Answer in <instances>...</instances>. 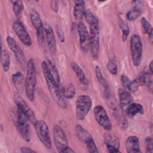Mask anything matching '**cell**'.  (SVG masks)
Segmentation results:
<instances>
[{
  "mask_svg": "<svg viewBox=\"0 0 153 153\" xmlns=\"http://www.w3.org/2000/svg\"><path fill=\"white\" fill-rule=\"evenodd\" d=\"M75 5L74 8V16L77 21L82 19L84 16L85 4L83 0H74Z\"/></svg>",
  "mask_w": 153,
  "mask_h": 153,
  "instance_id": "obj_18",
  "label": "cell"
},
{
  "mask_svg": "<svg viewBox=\"0 0 153 153\" xmlns=\"http://www.w3.org/2000/svg\"><path fill=\"white\" fill-rule=\"evenodd\" d=\"M11 116L13 122L17 130L26 142H29L30 139V126L28 119L26 116L17 108H12L11 110Z\"/></svg>",
  "mask_w": 153,
  "mask_h": 153,
  "instance_id": "obj_2",
  "label": "cell"
},
{
  "mask_svg": "<svg viewBox=\"0 0 153 153\" xmlns=\"http://www.w3.org/2000/svg\"><path fill=\"white\" fill-rule=\"evenodd\" d=\"M105 97L108 106L114 111H117L120 109V104L116 97L111 93L109 88L105 90Z\"/></svg>",
  "mask_w": 153,
  "mask_h": 153,
  "instance_id": "obj_19",
  "label": "cell"
},
{
  "mask_svg": "<svg viewBox=\"0 0 153 153\" xmlns=\"http://www.w3.org/2000/svg\"><path fill=\"white\" fill-rule=\"evenodd\" d=\"M94 117L97 123L105 130L110 131L112 129L111 122L103 106L97 105L94 108Z\"/></svg>",
  "mask_w": 153,
  "mask_h": 153,
  "instance_id": "obj_11",
  "label": "cell"
},
{
  "mask_svg": "<svg viewBox=\"0 0 153 153\" xmlns=\"http://www.w3.org/2000/svg\"><path fill=\"white\" fill-rule=\"evenodd\" d=\"M14 101L17 108L26 116L29 121L34 125L36 122L37 120L33 111L25 102L24 99L20 96V95L16 93L14 95Z\"/></svg>",
  "mask_w": 153,
  "mask_h": 153,
  "instance_id": "obj_9",
  "label": "cell"
},
{
  "mask_svg": "<svg viewBox=\"0 0 153 153\" xmlns=\"http://www.w3.org/2000/svg\"><path fill=\"white\" fill-rule=\"evenodd\" d=\"M78 32L81 48L84 53H87L90 48V35L84 23H79L78 25Z\"/></svg>",
  "mask_w": 153,
  "mask_h": 153,
  "instance_id": "obj_13",
  "label": "cell"
},
{
  "mask_svg": "<svg viewBox=\"0 0 153 153\" xmlns=\"http://www.w3.org/2000/svg\"><path fill=\"white\" fill-rule=\"evenodd\" d=\"M71 66L72 70L75 73L79 82L84 85H88V80L87 79L84 71L81 68V67L75 62H72Z\"/></svg>",
  "mask_w": 153,
  "mask_h": 153,
  "instance_id": "obj_22",
  "label": "cell"
},
{
  "mask_svg": "<svg viewBox=\"0 0 153 153\" xmlns=\"http://www.w3.org/2000/svg\"><path fill=\"white\" fill-rule=\"evenodd\" d=\"M103 140L108 151L110 153H117L120 152V142L116 136L111 133H105Z\"/></svg>",
  "mask_w": 153,
  "mask_h": 153,
  "instance_id": "obj_14",
  "label": "cell"
},
{
  "mask_svg": "<svg viewBox=\"0 0 153 153\" xmlns=\"http://www.w3.org/2000/svg\"><path fill=\"white\" fill-rule=\"evenodd\" d=\"M2 36L0 33V61L1 59V55H2Z\"/></svg>",
  "mask_w": 153,
  "mask_h": 153,
  "instance_id": "obj_45",
  "label": "cell"
},
{
  "mask_svg": "<svg viewBox=\"0 0 153 153\" xmlns=\"http://www.w3.org/2000/svg\"><path fill=\"white\" fill-rule=\"evenodd\" d=\"M53 137L57 150L60 153H74L75 151L68 146L66 136L62 128L59 125L53 127Z\"/></svg>",
  "mask_w": 153,
  "mask_h": 153,
  "instance_id": "obj_5",
  "label": "cell"
},
{
  "mask_svg": "<svg viewBox=\"0 0 153 153\" xmlns=\"http://www.w3.org/2000/svg\"><path fill=\"white\" fill-rule=\"evenodd\" d=\"M107 68L111 74L116 75L117 73V66L114 60H110L107 64Z\"/></svg>",
  "mask_w": 153,
  "mask_h": 153,
  "instance_id": "obj_38",
  "label": "cell"
},
{
  "mask_svg": "<svg viewBox=\"0 0 153 153\" xmlns=\"http://www.w3.org/2000/svg\"><path fill=\"white\" fill-rule=\"evenodd\" d=\"M1 60L2 62V66L4 71L5 72H7L10 69V55L7 50H2Z\"/></svg>",
  "mask_w": 153,
  "mask_h": 153,
  "instance_id": "obj_27",
  "label": "cell"
},
{
  "mask_svg": "<svg viewBox=\"0 0 153 153\" xmlns=\"http://www.w3.org/2000/svg\"><path fill=\"white\" fill-rule=\"evenodd\" d=\"M44 28L40 30H36V37L37 41L39 45L42 48L45 49V36L44 34Z\"/></svg>",
  "mask_w": 153,
  "mask_h": 153,
  "instance_id": "obj_32",
  "label": "cell"
},
{
  "mask_svg": "<svg viewBox=\"0 0 153 153\" xmlns=\"http://www.w3.org/2000/svg\"><path fill=\"white\" fill-rule=\"evenodd\" d=\"M7 41L11 50L13 51L16 60L21 66L23 70H25L27 64H26V60L23 50L21 49L20 47L17 43L16 40L11 36H7Z\"/></svg>",
  "mask_w": 153,
  "mask_h": 153,
  "instance_id": "obj_10",
  "label": "cell"
},
{
  "mask_svg": "<svg viewBox=\"0 0 153 153\" xmlns=\"http://www.w3.org/2000/svg\"><path fill=\"white\" fill-rule=\"evenodd\" d=\"M92 105L91 99L87 95H80L76 100V116L78 119L84 120Z\"/></svg>",
  "mask_w": 153,
  "mask_h": 153,
  "instance_id": "obj_8",
  "label": "cell"
},
{
  "mask_svg": "<svg viewBox=\"0 0 153 153\" xmlns=\"http://www.w3.org/2000/svg\"><path fill=\"white\" fill-rule=\"evenodd\" d=\"M130 50L133 63L135 66H138L141 62L142 57V43L140 37L133 34L130 38Z\"/></svg>",
  "mask_w": 153,
  "mask_h": 153,
  "instance_id": "obj_6",
  "label": "cell"
},
{
  "mask_svg": "<svg viewBox=\"0 0 153 153\" xmlns=\"http://www.w3.org/2000/svg\"><path fill=\"white\" fill-rule=\"evenodd\" d=\"M142 26L145 30V32L149 35L153 32V27L150 25V23L146 20L145 17H142L140 20Z\"/></svg>",
  "mask_w": 153,
  "mask_h": 153,
  "instance_id": "obj_35",
  "label": "cell"
},
{
  "mask_svg": "<svg viewBox=\"0 0 153 153\" xmlns=\"http://www.w3.org/2000/svg\"><path fill=\"white\" fill-rule=\"evenodd\" d=\"M150 131H151V133L152 134V139H153V120H152V122L151 123V125H150Z\"/></svg>",
  "mask_w": 153,
  "mask_h": 153,
  "instance_id": "obj_47",
  "label": "cell"
},
{
  "mask_svg": "<svg viewBox=\"0 0 153 153\" xmlns=\"http://www.w3.org/2000/svg\"><path fill=\"white\" fill-rule=\"evenodd\" d=\"M118 93L120 99V108L121 111L125 115L127 108L133 102V97L128 91L123 88H120Z\"/></svg>",
  "mask_w": 153,
  "mask_h": 153,
  "instance_id": "obj_15",
  "label": "cell"
},
{
  "mask_svg": "<svg viewBox=\"0 0 153 153\" xmlns=\"http://www.w3.org/2000/svg\"><path fill=\"white\" fill-rule=\"evenodd\" d=\"M41 68L51 97L60 108L66 109L67 103L63 98L61 91L59 88V85L56 83L50 71L48 65L45 61H43L41 63Z\"/></svg>",
  "mask_w": 153,
  "mask_h": 153,
  "instance_id": "obj_1",
  "label": "cell"
},
{
  "mask_svg": "<svg viewBox=\"0 0 153 153\" xmlns=\"http://www.w3.org/2000/svg\"><path fill=\"white\" fill-rule=\"evenodd\" d=\"M20 151L23 153H35L36 152L29 147L23 146L20 148Z\"/></svg>",
  "mask_w": 153,
  "mask_h": 153,
  "instance_id": "obj_43",
  "label": "cell"
},
{
  "mask_svg": "<svg viewBox=\"0 0 153 153\" xmlns=\"http://www.w3.org/2000/svg\"><path fill=\"white\" fill-rule=\"evenodd\" d=\"M13 82L19 91H22L25 87V78L21 72H17L12 75Z\"/></svg>",
  "mask_w": 153,
  "mask_h": 153,
  "instance_id": "obj_20",
  "label": "cell"
},
{
  "mask_svg": "<svg viewBox=\"0 0 153 153\" xmlns=\"http://www.w3.org/2000/svg\"><path fill=\"white\" fill-rule=\"evenodd\" d=\"M48 66L49 68L50 69V71L56 82V83L57 84V85L59 86L60 84V76L58 72V71L56 68L55 63L54 62V61L51 59H48Z\"/></svg>",
  "mask_w": 153,
  "mask_h": 153,
  "instance_id": "obj_28",
  "label": "cell"
},
{
  "mask_svg": "<svg viewBox=\"0 0 153 153\" xmlns=\"http://www.w3.org/2000/svg\"><path fill=\"white\" fill-rule=\"evenodd\" d=\"M145 84L149 92L153 94V74L150 72H145Z\"/></svg>",
  "mask_w": 153,
  "mask_h": 153,
  "instance_id": "obj_33",
  "label": "cell"
},
{
  "mask_svg": "<svg viewBox=\"0 0 153 153\" xmlns=\"http://www.w3.org/2000/svg\"><path fill=\"white\" fill-rule=\"evenodd\" d=\"M56 32H57V36L59 39V40L62 42H64L65 41V33H64L63 29H62V27L60 26H56Z\"/></svg>",
  "mask_w": 153,
  "mask_h": 153,
  "instance_id": "obj_39",
  "label": "cell"
},
{
  "mask_svg": "<svg viewBox=\"0 0 153 153\" xmlns=\"http://www.w3.org/2000/svg\"><path fill=\"white\" fill-rule=\"evenodd\" d=\"M145 143L146 152L148 153H153V139L151 137H148Z\"/></svg>",
  "mask_w": 153,
  "mask_h": 153,
  "instance_id": "obj_37",
  "label": "cell"
},
{
  "mask_svg": "<svg viewBox=\"0 0 153 153\" xmlns=\"http://www.w3.org/2000/svg\"><path fill=\"white\" fill-rule=\"evenodd\" d=\"M13 28L20 41L24 45L27 46L31 45L32 41L30 37L26 31L25 27L20 22H14L13 24Z\"/></svg>",
  "mask_w": 153,
  "mask_h": 153,
  "instance_id": "obj_12",
  "label": "cell"
},
{
  "mask_svg": "<svg viewBox=\"0 0 153 153\" xmlns=\"http://www.w3.org/2000/svg\"><path fill=\"white\" fill-rule=\"evenodd\" d=\"M141 14V11L139 10V8H133L131 10L129 11L127 14L126 17L128 20L132 21L134 20H136Z\"/></svg>",
  "mask_w": 153,
  "mask_h": 153,
  "instance_id": "obj_34",
  "label": "cell"
},
{
  "mask_svg": "<svg viewBox=\"0 0 153 153\" xmlns=\"http://www.w3.org/2000/svg\"><path fill=\"white\" fill-rule=\"evenodd\" d=\"M75 133L78 140L85 144L92 137L90 134L79 124L75 126Z\"/></svg>",
  "mask_w": 153,
  "mask_h": 153,
  "instance_id": "obj_21",
  "label": "cell"
},
{
  "mask_svg": "<svg viewBox=\"0 0 153 153\" xmlns=\"http://www.w3.org/2000/svg\"><path fill=\"white\" fill-rule=\"evenodd\" d=\"M149 41L151 44H153V32L149 35Z\"/></svg>",
  "mask_w": 153,
  "mask_h": 153,
  "instance_id": "obj_48",
  "label": "cell"
},
{
  "mask_svg": "<svg viewBox=\"0 0 153 153\" xmlns=\"http://www.w3.org/2000/svg\"><path fill=\"white\" fill-rule=\"evenodd\" d=\"M36 134L42 143L48 149L52 147L50 131L47 124L42 120L37 121L33 125Z\"/></svg>",
  "mask_w": 153,
  "mask_h": 153,
  "instance_id": "obj_7",
  "label": "cell"
},
{
  "mask_svg": "<svg viewBox=\"0 0 153 153\" xmlns=\"http://www.w3.org/2000/svg\"><path fill=\"white\" fill-rule=\"evenodd\" d=\"M60 90L63 96L67 99L72 98L76 93L75 88L74 85L71 83L63 85L61 87Z\"/></svg>",
  "mask_w": 153,
  "mask_h": 153,
  "instance_id": "obj_26",
  "label": "cell"
},
{
  "mask_svg": "<svg viewBox=\"0 0 153 153\" xmlns=\"http://www.w3.org/2000/svg\"><path fill=\"white\" fill-rule=\"evenodd\" d=\"M27 1H29V0H27Z\"/></svg>",
  "mask_w": 153,
  "mask_h": 153,
  "instance_id": "obj_50",
  "label": "cell"
},
{
  "mask_svg": "<svg viewBox=\"0 0 153 153\" xmlns=\"http://www.w3.org/2000/svg\"><path fill=\"white\" fill-rule=\"evenodd\" d=\"M51 8L54 12L57 13L59 10V0H53L51 4Z\"/></svg>",
  "mask_w": 153,
  "mask_h": 153,
  "instance_id": "obj_42",
  "label": "cell"
},
{
  "mask_svg": "<svg viewBox=\"0 0 153 153\" xmlns=\"http://www.w3.org/2000/svg\"><path fill=\"white\" fill-rule=\"evenodd\" d=\"M94 15L93 14V13L91 12V11L89 9H87L85 13H84V17H85V20L87 22V23H90L91 22V21L93 19V18L94 17Z\"/></svg>",
  "mask_w": 153,
  "mask_h": 153,
  "instance_id": "obj_40",
  "label": "cell"
},
{
  "mask_svg": "<svg viewBox=\"0 0 153 153\" xmlns=\"http://www.w3.org/2000/svg\"><path fill=\"white\" fill-rule=\"evenodd\" d=\"M140 0H133L132 1V5H133V8H139V5H140Z\"/></svg>",
  "mask_w": 153,
  "mask_h": 153,
  "instance_id": "obj_44",
  "label": "cell"
},
{
  "mask_svg": "<svg viewBox=\"0 0 153 153\" xmlns=\"http://www.w3.org/2000/svg\"><path fill=\"white\" fill-rule=\"evenodd\" d=\"M99 2H104V1H105L106 0H97Z\"/></svg>",
  "mask_w": 153,
  "mask_h": 153,
  "instance_id": "obj_49",
  "label": "cell"
},
{
  "mask_svg": "<svg viewBox=\"0 0 153 153\" xmlns=\"http://www.w3.org/2000/svg\"><path fill=\"white\" fill-rule=\"evenodd\" d=\"M13 4V10L16 16H19L23 10V4L22 0H10Z\"/></svg>",
  "mask_w": 153,
  "mask_h": 153,
  "instance_id": "obj_31",
  "label": "cell"
},
{
  "mask_svg": "<svg viewBox=\"0 0 153 153\" xmlns=\"http://www.w3.org/2000/svg\"><path fill=\"white\" fill-rule=\"evenodd\" d=\"M126 151L128 153H138L140 152L139 148V140L137 136H129L125 143Z\"/></svg>",
  "mask_w": 153,
  "mask_h": 153,
  "instance_id": "obj_17",
  "label": "cell"
},
{
  "mask_svg": "<svg viewBox=\"0 0 153 153\" xmlns=\"http://www.w3.org/2000/svg\"><path fill=\"white\" fill-rule=\"evenodd\" d=\"M143 108L140 104L131 103L127 108L125 115H127L129 117H133L137 114H143Z\"/></svg>",
  "mask_w": 153,
  "mask_h": 153,
  "instance_id": "obj_24",
  "label": "cell"
},
{
  "mask_svg": "<svg viewBox=\"0 0 153 153\" xmlns=\"http://www.w3.org/2000/svg\"><path fill=\"white\" fill-rule=\"evenodd\" d=\"M121 82L124 87L128 88V87L131 82V81L129 79V78L127 76H126L124 75H122L121 76Z\"/></svg>",
  "mask_w": 153,
  "mask_h": 153,
  "instance_id": "obj_41",
  "label": "cell"
},
{
  "mask_svg": "<svg viewBox=\"0 0 153 153\" xmlns=\"http://www.w3.org/2000/svg\"><path fill=\"white\" fill-rule=\"evenodd\" d=\"M149 70H150L151 72L153 74V60H152L150 62L149 65Z\"/></svg>",
  "mask_w": 153,
  "mask_h": 153,
  "instance_id": "obj_46",
  "label": "cell"
},
{
  "mask_svg": "<svg viewBox=\"0 0 153 153\" xmlns=\"http://www.w3.org/2000/svg\"><path fill=\"white\" fill-rule=\"evenodd\" d=\"M95 73H96V78H97V81H99L100 84L105 88V90L109 88V85H108L107 81H106V79L103 78V76L102 75V74L101 72V71H100V68H99L98 66H96Z\"/></svg>",
  "mask_w": 153,
  "mask_h": 153,
  "instance_id": "obj_29",
  "label": "cell"
},
{
  "mask_svg": "<svg viewBox=\"0 0 153 153\" xmlns=\"http://www.w3.org/2000/svg\"><path fill=\"white\" fill-rule=\"evenodd\" d=\"M26 77L25 79V90L28 99L33 102L35 99V91L36 84V74L33 59H30L26 65Z\"/></svg>",
  "mask_w": 153,
  "mask_h": 153,
  "instance_id": "obj_3",
  "label": "cell"
},
{
  "mask_svg": "<svg viewBox=\"0 0 153 153\" xmlns=\"http://www.w3.org/2000/svg\"><path fill=\"white\" fill-rule=\"evenodd\" d=\"M90 35V48L91 54L94 59H97L99 51V25L98 19L94 16L93 19L89 23Z\"/></svg>",
  "mask_w": 153,
  "mask_h": 153,
  "instance_id": "obj_4",
  "label": "cell"
},
{
  "mask_svg": "<svg viewBox=\"0 0 153 153\" xmlns=\"http://www.w3.org/2000/svg\"><path fill=\"white\" fill-rule=\"evenodd\" d=\"M114 114V118L116 120L118 127L122 130H126L128 127V123L124 116V114L122 112H119V110L115 111Z\"/></svg>",
  "mask_w": 153,
  "mask_h": 153,
  "instance_id": "obj_25",
  "label": "cell"
},
{
  "mask_svg": "<svg viewBox=\"0 0 153 153\" xmlns=\"http://www.w3.org/2000/svg\"><path fill=\"white\" fill-rule=\"evenodd\" d=\"M119 25L122 30L123 35H122V39L123 41H125L129 33V27L127 23L124 21L123 19H119Z\"/></svg>",
  "mask_w": 153,
  "mask_h": 153,
  "instance_id": "obj_30",
  "label": "cell"
},
{
  "mask_svg": "<svg viewBox=\"0 0 153 153\" xmlns=\"http://www.w3.org/2000/svg\"><path fill=\"white\" fill-rule=\"evenodd\" d=\"M44 31L45 33L46 41L49 50L52 54L55 55L57 51V46L54 32L52 28L47 25L44 27Z\"/></svg>",
  "mask_w": 153,
  "mask_h": 153,
  "instance_id": "obj_16",
  "label": "cell"
},
{
  "mask_svg": "<svg viewBox=\"0 0 153 153\" xmlns=\"http://www.w3.org/2000/svg\"><path fill=\"white\" fill-rule=\"evenodd\" d=\"M30 17L32 23L36 30L43 29V25L40 18L39 14L34 8H31L30 10Z\"/></svg>",
  "mask_w": 153,
  "mask_h": 153,
  "instance_id": "obj_23",
  "label": "cell"
},
{
  "mask_svg": "<svg viewBox=\"0 0 153 153\" xmlns=\"http://www.w3.org/2000/svg\"><path fill=\"white\" fill-rule=\"evenodd\" d=\"M87 148L88 152L90 153H98L99 151L97 149V148L94 143V140L91 137L87 143H86Z\"/></svg>",
  "mask_w": 153,
  "mask_h": 153,
  "instance_id": "obj_36",
  "label": "cell"
}]
</instances>
